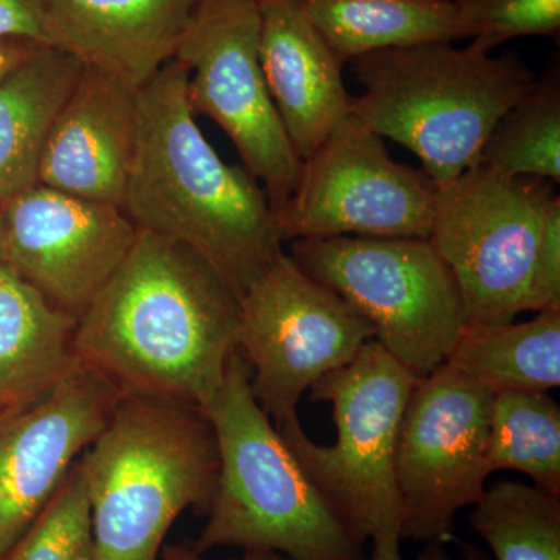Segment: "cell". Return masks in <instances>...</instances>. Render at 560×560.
<instances>
[{"label":"cell","mask_w":560,"mask_h":560,"mask_svg":"<svg viewBox=\"0 0 560 560\" xmlns=\"http://www.w3.org/2000/svg\"><path fill=\"white\" fill-rule=\"evenodd\" d=\"M77 318L0 261V415L43 399L79 364Z\"/></svg>","instance_id":"obj_18"},{"label":"cell","mask_w":560,"mask_h":560,"mask_svg":"<svg viewBox=\"0 0 560 560\" xmlns=\"http://www.w3.org/2000/svg\"><path fill=\"white\" fill-rule=\"evenodd\" d=\"M3 264L79 318L119 268L139 228L124 209L36 184L0 208Z\"/></svg>","instance_id":"obj_13"},{"label":"cell","mask_w":560,"mask_h":560,"mask_svg":"<svg viewBox=\"0 0 560 560\" xmlns=\"http://www.w3.org/2000/svg\"><path fill=\"white\" fill-rule=\"evenodd\" d=\"M361 92L352 114L411 151L441 189L477 164L501 117L536 77L515 57L455 43H425L350 62Z\"/></svg>","instance_id":"obj_5"},{"label":"cell","mask_w":560,"mask_h":560,"mask_svg":"<svg viewBox=\"0 0 560 560\" xmlns=\"http://www.w3.org/2000/svg\"><path fill=\"white\" fill-rule=\"evenodd\" d=\"M467 35L478 49L492 51L525 36H558L560 0H453Z\"/></svg>","instance_id":"obj_26"},{"label":"cell","mask_w":560,"mask_h":560,"mask_svg":"<svg viewBox=\"0 0 560 560\" xmlns=\"http://www.w3.org/2000/svg\"><path fill=\"white\" fill-rule=\"evenodd\" d=\"M139 127V90L84 65L40 158L38 184L121 208Z\"/></svg>","instance_id":"obj_15"},{"label":"cell","mask_w":560,"mask_h":560,"mask_svg":"<svg viewBox=\"0 0 560 560\" xmlns=\"http://www.w3.org/2000/svg\"><path fill=\"white\" fill-rule=\"evenodd\" d=\"M237 346L250 389L276 429L296 422L302 394L359 355L374 329L282 250L238 298Z\"/></svg>","instance_id":"obj_9"},{"label":"cell","mask_w":560,"mask_h":560,"mask_svg":"<svg viewBox=\"0 0 560 560\" xmlns=\"http://www.w3.org/2000/svg\"><path fill=\"white\" fill-rule=\"evenodd\" d=\"M456 544L459 545L460 559L463 560H490L489 556L486 555L485 551H481L480 548L475 547V545L467 544V541L455 540Z\"/></svg>","instance_id":"obj_32"},{"label":"cell","mask_w":560,"mask_h":560,"mask_svg":"<svg viewBox=\"0 0 560 560\" xmlns=\"http://www.w3.org/2000/svg\"><path fill=\"white\" fill-rule=\"evenodd\" d=\"M259 38V0H201L175 60L187 69L194 113L226 132L278 212L296 187L302 161L271 101Z\"/></svg>","instance_id":"obj_10"},{"label":"cell","mask_w":560,"mask_h":560,"mask_svg":"<svg viewBox=\"0 0 560 560\" xmlns=\"http://www.w3.org/2000/svg\"><path fill=\"white\" fill-rule=\"evenodd\" d=\"M558 198L548 180L482 165L438 189L429 241L458 283L469 326L528 312L534 261Z\"/></svg>","instance_id":"obj_8"},{"label":"cell","mask_w":560,"mask_h":560,"mask_svg":"<svg viewBox=\"0 0 560 560\" xmlns=\"http://www.w3.org/2000/svg\"><path fill=\"white\" fill-rule=\"evenodd\" d=\"M212 425L219 475L197 555L215 547L278 552L289 560H370L323 492L302 469L250 389L241 352L200 410Z\"/></svg>","instance_id":"obj_3"},{"label":"cell","mask_w":560,"mask_h":560,"mask_svg":"<svg viewBox=\"0 0 560 560\" xmlns=\"http://www.w3.org/2000/svg\"><path fill=\"white\" fill-rule=\"evenodd\" d=\"M560 311V198L551 206L530 279L528 312Z\"/></svg>","instance_id":"obj_27"},{"label":"cell","mask_w":560,"mask_h":560,"mask_svg":"<svg viewBox=\"0 0 560 560\" xmlns=\"http://www.w3.org/2000/svg\"><path fill=\"white\" fill-rule=\"evenodd\" d=\"M0 39L46 43V10L43 0H0Z\"/></svg>","instance_id":"obj_28"},{"label":"cell","mask_w":560,"mask_h":560,"mask_svg":"<svg viewBox=\"0 0 560 560\" xmlns=\"http://www.w3.org/2000/svg\"><path fill=\"white\" fill-rule=\"evenodd\" d=\"M39 44L28 39H0V80L21 65Z\"/></svg>","instance_id":"obj_29"},{"label":"cell","mask_w":560,"mask_h":560,"mask_svg":"<svg viewBox=\"0 0 560 560\" xmlns=\"http://www.w3.org/2000/svg\"><path fill=\"white\" fill-rule=\"evenodd\" d=\"M490 474L517 470L533 485L560 495V407L547 393L510 390L493 396Z\"/></svg>","instance_id":"obj_23"},{"label":"cell","mask_w":560,"mask_h":560,"mask_svg":"<svg viewBox=\"0 0 560 560\" xmlns=\"http://www.w3.org/2000/svg\"><path fill=\"white\" fill-rule=\"evenodd\" d=\"M492 400L447 363L416 383L397 440L401 539L456 540V515L481 500L490 475Z\"/></svg>","instance_id":"obj_12"},{"label":"cell","mask_w":560,"mask_h":560,"mask_svg":"<svg viewBox=\"0 0 560 560\" xmlns=\"http://www.w3.org/2000/svg\"><path fill=\"white\" fill-rule=\"evenodd\" d=\"M261 72L301 161L352 113L342 65L298 0H259Z\"/></svg>","instance_id":"obj_17"},{"label":"cell","mask_w":560,"mask_h":560,"mask_svg":"<svg viewBox=\"0 0 560 560\" xmlns=\"http://www.w3.org/2000/svg\"><path fill=\"white\" fill-rule=\"evenodd\" d=\"M290 256L348 301L416 378L445 363L469 326L458 283L429 238L294 241Z\"/></svg>","instance_id":"obj_7"},{"label":"cell","mask_w":560,"mask_h":560,"mask_svg":"<svg viewBox=\"0 0 560 560\" xmlns=\"http://www.w3.org/2000/svg\"><path fill=\"white\" fill-rule=\"evenodd\" d=\"M160 560H202L190 548L180 547V545H164L161 550ZM238 560H289L278 552L270 551H245V556Z\"/></svg>","instance_id":"obj_30"},{"label":"cell","mask_w":560,"mask_h":560,"mask_svg":"<svg viewBox=\"0 0 560 560\" xmlns=\"http://www.w3.org/2000/svg\"><path fill=\"white\" fill-rule=\"evenodd\" d=\"M298 3L342 66L375 51L469 38L453 0H298Z\"/></svg>","instance_id":"obj_20"},{"label":"cell","mask_w":560,"mask_h":560,"mask_svg":"<svg viewBox=\"0 0 560 560\" xmlns=\"http://www.w3.org/2000/svg\"><path fill=\"white\" fill-rule=\"evenodd\" d=\"M470 526L493 560H560V495L515 481L486 488Z\"/></svg>","instance_id":"obj_24"},{"label":"cell","mask_w":560,"mask_h":560,"mask_svg":"<svg viewBox=\"0 0 560 560\" xmlns=\"http://www.w3.org/2000/svg\"><path fill=\"white\" fill-rule=\"evenodd\" d=\"M121 209L139 230L201 254L238 298L283 250L264 187L205 138L187 97V69L175 58L139 91L138 143Z\"/></svg>","instance_id":"obj_2"},{"label":"cell","mask_w":560,"mask_h":560,"mask_svg":"<svg viewBox=\"0 0 560 560\" xmlns=\"http://www.w3.org/2000/svg\"><path fill=\"white\" fill-rule=\"evenodd\" d=\"M5 259V243H3V221L2 213H0V261Z\"/></svg>","instance_id":"obj_33"},{"label":"cell","mask_w":560,"mask_h":560,"mask_svg":"<svg viewBox=\"0 0 560 560\" xmlns=\"http://www.w3.org/2000/svg\"><path fill=\"white\" fill-rule=\"evenodd\" d=\"M418 560H455L445 550L444 544H425L423 550L419 552Z\"/></svg>","instance_id":"obj_31"},{"label":"cell","mask_w":560,"mask_h":560,"mask_svg":"<svg viewBox=\"0 0 560 560\" xmlns=\"http://www.w3.org/2000/svg\"><path fill=\"white\" fill-rule=\"evenodd\" d=\"M445 363L490 394L560 385V311L526 323L467 326Z\"/></svg>","instance_id":"obj_21"},{"label":"cell","mask_w":560,"mask_h":560,"mask_svg":"<svg viewBox=\"0 0 560 560\" xmlns=\"http://www.w3.org/2000/svg\"><path fill=\"white\" fill-rule=\"evenodd\" d=\"M436 200L429 176L394 161L383 138L350 113L302 161L276 219L283 241L429 238Z\"/></svg>","instance_id":"obj_11"},{"label":"cell","mask_w":560,"mask_h":560,"mask_svg":"<svg viewBox=\"0 0 560 560\" xmlns=\"http://www.w3.org/2000/svg\"><path fill=\"white\" fill-rule=\"evenodd\" d=\"M83 68L69 51L39 44L0 80V208L38 184L44 147Z\"/></svg>","instance_id":"obj_19"},{"label":"cell","mask_w":560,"mask_h":560,"mask_svg":"<svg viewBox=\"0 0 560 560\" xmlns=\"http://www.w3.org/2000/svg\"><path fill=\"white\" fill-rule=\"evenodd\" d=\"M410 371L371 340L340 370L312 386V399L329 401L337 441H312L300 420L278 429L302 469L353 536L371 541L370 560H405L397 440L415 389Z\"/></svg>","instance_id":"obj_6"},{"label":"cell","mask_w":560,"mask_h":560,"mask_svg":"<svg viewBox=\"0 0 560 560\" xmlns=\"http://www.w3.org/2000/svg\"><path fill=\"white\" fill-rule=\"evenodd\" d=\"M511 176L560 183V72L552 62L495 125L477 164Z\"/></svg>","instance_id":"obj_22"},{"label":"cell","mask_w":560,"mask_h":560,"mask_svg":"<svg viewBox=\"0 0 560 560\" xmlns=\"http://www.w3.org/2000/svg\"><path fill=\"white\" fill-rule=\"evenodd\" d=\"M121 397L81 363L43 399L0 415V559L27 533Z\"/></svg>","instance_id":"obj_14"},{"label":"cell","mask_w":560,"mask_h":560,"mask_svg":"<svg viewBox=\"0 0 560 560\" xmlns=\"http://www.w3.org/2000/svg\"><path fill=\"white\" fill-rule=\"evenodd\" d=\"M241 304L215 268L184 243L139 230L130 253L77 318V359L121 396L201 410L238 350Z\"/></svg>","instance_id":"obj_1"},{"label":"cell","mask_w":560,"mask_h":560,"mask_svg":"<svg viewBox=\"0 0 560 560\" xmlns=\"http://www.w3.org/2000/svg\"><path fill=\"white\" fill-rule=\"evenodd\" d=\"M80 459L92 560H160L180 512L208 511L219 475L215 434L198 408L132 394Z\"/></svg>","instance_id":"obj_4"},{"label":"cell","mask_w":560,"mask_h":560,"mask_svg":"<svg viewBox=\"0 0 560 560\" xmlns=\"http://www.w3.org/2000/svg\"><path fill=\"white\" fill-rule=\"evenodd\" d=\"M46 46L142 90L175 58L201 0H43Z\"/></svg>","instance_id":"obj_16"},{"label":"cell","mask_w":560,"mask_h":560,"mask_svg":"<svg viewBox=\"0 0 560 560\" xmlns=\"http://www.w3.org/2000/svg\"><path fill=\"white\" fill-rule=\"evenodd\" d=\"M94 537L86 475L77 459L39 517L0 560H92Z\"/></svg>","instance_id":"obj_25"}]
</instances>
